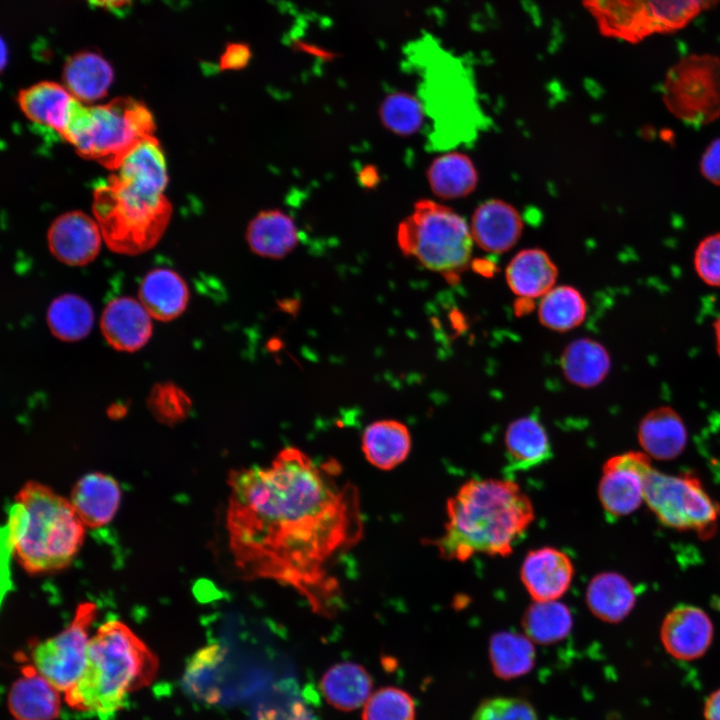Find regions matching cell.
<instances>
[{"mask_svg":"<svg viewBox=\"0 0 720 720\" xmlns=\"http://www.w3.org/2000/svg\"><path fill=\"white\" fill-rule=\"evenodd\" d=\"M504 443L509 467L514 471L531 469L552 457L547 431L535 415L511 422Z\"/></svg>","mask_w":720,"mask_h":720,"instance_id":"obj_27","label":"cell"},{"mask_svg":"<svg viewBox=\"0 0 720 720\" xmlns=\"http://www.w3.org/2000/svg\"><path fill=\"white\" fill-rule=\"evenodd\" d=\"M650 457L629 451L609 458L602 469L598 497L603 509L613 516H625L644 502V470Z\"/></svg>","mask_w":720,"mask_h":720,"instance_id":"obj_12","label":"cell"},{"mask_svg":"<svg viewBox=\"0 0 720 720\" xmlns=\"http://www.w3.org/2000/svg\"><path fill=\"white\" fill-rule=\"evenodd\" d=\"M100 327L107 343L124 352L139 350L152 334L149 313L130 297L111 300L103 310Z\"/></svg>","mask_w":720,"mask_h":720,"instance_id":"obj_17","label":"cell"},{"mask_svg":"<svg viewBox=\"0 0 720 720\" xmlns=\"http://www.w3.org/2000/svg\"><path fill=\"white\" fill-rule=\"evenodd\" d=\"M157 671L158 659L144 641L124 622L109 620L91 636L84 671L65 692V701L74 710L111 720Z\"/></svg>","mask_w":720,"mask_h":720,"instance_id":"obj_3","label":"cell"},{"mask_svg":"<svg viewBox=\"0 0 720 720\" xmlns=\"http://www.w3.org/2000/svg\"><path fill=\"white\" fill-rule=\"evenodd\" d=\"M91 4L102 7V8H108V9H115L120 8L128 3H130L132 0H87Z\"/></svg>","mask_w":720,"mask_h":720,"instance_id":"obj_47","label":"cell"},{"mask_svg":"<svg viewBox=\"0 0 720 720\" xmlns=\"http://www.w3.org/2000/svg\"><path fill=\"white\" fill-rule=\"evenodd\" d=\"M249 248L258 256L280 259L297 246L299 232L294 220L279 209L262 210L246 230Z\"/></svg>","mask_w":720,"mask_h":720,"instance_id":"obj_24","label":"cell"},{"mask_svg":"<svg viewBox=\"0 0 720 720\" xmlns=\"http://www.w3.org/2000/svg\"><path fill=\"white\" fill-rule=\"evenodd\" d=\"M574 576L570 557L554 547L529 551L520 568V579L533 601H555L569 589Z\"/></svg>","mask_w":720,"mask_h":720,"instance_id":"obj_15","label":"cell"},{"mask_svg":"<svg viewBox=\"0 0 720 720\" xmlns=\"http://www.w3.org/2000/svg\"><path fill=\"white\" fill-rule=\"evenodd\" d=\"M471 720H538L532 705L516 697H494L482 701Z\"/></svg>","mask_w":720,"mask_h":720,"instance_id":"obj_40","label":"cell"},{"mask_svg":"<svg viewBox=\"0 0 720 720\" xmlns=\"http://www.w3.org/2000/svg\"><path fill=\"white\" fill-rule=\"evenodd\" d=\"M443 534L432 543L444 560L505 557L534 520L528 495L510 480L469 479L446 503Z\"/></svg>","mask_w":720,"mask_h":720,"instance_id":"obj_2","label":"cell"},{"mask_svg":"<svg viewBox=\"0 0 720 720\" xmlns=\"http://www.w3.org/2000/svg\"><path fill=\"white\" fill-rule=\"evenodd\" d=\"M86 526L70 500L47 485L28 481L8 516V545L29 574L67 568L83 545Z\"/></svg>","mask_w":720,"mask_h":720,"instance_id":"obj_4","label":"cell"},{"mask_svg":"<svg viewBox=\"0 0 720 720\" xmlns=\"http://www.w3.org/2000/svg\"><path fill=\"white\" fill-rule=\"evenodd\" d=\"M720 0H583L599 32L611 39L640 42L682 29Z\"/></svg>","mask_w":720,"mask_h":720,"instance_id":"obj_8","label":"cell"},{"mask_svg":"<svg viewBox=\"0 0 720 720\" xmlns=\"http://www.w3.org/2000/svg\"><path fill=\"white\" fill-rule=\"evenodd\" d=\"M473 242L466 220L430 199L418 200L397 229V243L404 255L447 276H456L468 265Z\"/></svg>","mask_w":720,"mask_h":720,"instance_id":"obj_7","label":"cell"},{"mask_svg":"<svg viewBox=\"0 0 720 720\" xmlns=\"http://www.w3.org/2000/svg\"><path fill=\"white\" fill-rule=\"evenodd\" d=\"M115 171L122 182L148 194H163L168 184L165 156L155 136L139 142L124 156Z\"/></svg>","mask_w":720,"mask_h":720,"instance_id":"obj_22","label":"cell"},{"mask_svg":"<svg viewBox=\"0 0 720 720\" xmlns=\"http://www.w3.org/2000/svg\"><path fill=\"white\" fill-rule=\"evenodd\" d=\"M5 49H6V47H5V45H4V42L2 41V51L4 52ZM5 59H6V56H5V54H3V56H2V69H3L4 66H5Z\"/></svg>","mask_w":720,"mask_h":720,"instance_id":"obj_50","label":"cell"},{"mask_svg":"<svg viewBox=\"0 0 720 720\" xmlns=\"http://www.w3.org/2000/svg\"><path fill=\"white\" fill-rule=\"evenodd\" d=\"M47 323L52 334L60 340L78 341L90 332L93 311L83 298L64 294L51 302L47 311Z\"/></svg>","mask_w":720,"mask_h":720,"instance_id":"obj_36","label":"cell"},{"mask_svg":"<svg viewBox=\"0 0 720 720\" xmlns=\"http://www.w3.org/2000/svg\"><path fill=\"white\" fill-rule=\"evenodd\" d=\"M92 210L108 248L124 255L154 247L172 214L164 194L139 191L115 174L94 189Z\"/></svg>","mask_w":720,"mask_h":720,"instance_id":"obj_5","label":"cell"},{"mask_svg":"<svg viewBox=\"0 0 720 720\" xmlns=\"http://www.w3.org/2000/svg\"><path fill=\"white\" fill-rule=\"evenodd\" d=\"M561 369L574 385L592 388L607 377L611 358L606 348L590 338H579L564 349L560 359Z\"/></svg>","mask_w":720,"mask_h":720,"instance_id":"obj_32","label":"cell"},{"mask_svg":"<svg viewBox=\"0 0 720 720\" xmlns=\"http://www.w3.org/2000/svg\"><path fill=\"white\" fill-rule=\"evenodd\" d=\"M412 696L403 689L387 686L376 690L364 704L362 720H415Z\"/></svg>","mask_w":720,"mask_h":720,"instance_id":"obj_38","label":"cell"},{"mask_svg":"<svg viewBox=\"0 0 720 720\" xmlns=\"http://www.w3.org/2000/svg\"><path fill=\"white\" fill-rule=\"evenodd\" d=\"M251 50L244 43H229L219 61L221 70H241L246 67L251 59Z\"/></svg>","mask_w":720,"mask_h":720,"instance_id":"obj_43","label":"cell"},{"mask_svg":"<svg viewBox=\"0 0 720 720\" xmlns=\"http://www.w3.org/2000/svg\"><path fill=\"white\" fill-rule=\"evenodd\" d=\"M586 604L591 613L606 623H618L632 611L636 595L631 583L616 572H602L589 582Z\"/></svg>","mask_w":720,"mask_h":720,"instance_id":"obj_29","label":"cell"},{"mask_svg":"<svg viewBox=\"0 0 720 720\" xmlns=\"http://www.w3.org/2000/svg\"><path fill=\"white\" fill-rule=\"evenodd\" d=\"M431 191L443 200L460 199L471 194L478 184L473 161L461 152H447L436 157L426 172Z\"/></svg>","mask_w":720,"mask_h":720,"instance_id":"obj_31","label":"cell"},{"mask_svg":"<svg viewBox=\"0 0 720 720\" xmlns=\"http://www.w3.org/2000/svg\"><path fill=\"white\" fill-rule=\"evenodd\" d=\"M505 277L510 290L520 298H542L553 287L558 269L550 256L540 248L519 251L506 267Z\"/></svg>","mask_w":720,"mask_h":720,"instance_id":"obj_23","label":"cell"},{"mask_svg":"<svg viewBox=\"0 0 720 720\" xmlns=\"http://www.w3.org/2000/svg\"><path fill=\"white\" fill-rule=\"evenodd\" d=\"M573 626L569 608L555 601H534L522 617L525 635L539 644H553L565 639Z\"/></svg>","mask_w":720,"mask_h":720,"instance_id":"obj_34","label":"cell"},{"mask_svg":"<svg viewBox=\"0 0 720 720\" xmlns=\"http://www.w3.org/2000/svg\"><path fill=\"white\" fill-rule=\"evenodd\" d=\"M644 502L665 526L711 536L720 508L691 474L668 475L651 465L643 475Z\"/></svg>","mask_w":720,"mask_h":720,"instance_id":"obj_9","label":"cell"},{"mask_svg":"<svg viewBox=\"0 0 720 720\" xmlns=\"http://www.w3.org/2000/svg\"><path fill=\"white\" fill-rule=\"evenodd\" d=\"M147 406L158 422L172 426L188 417L192 402L177 385L162 382L153 386L147 398Z\"/></svg>","mask_w":720,"mask_h":720,"instance_id":"obj_39","label":"cell"},{"mask_svg":"<svg viewBox=\"0 0 720 720\" xmlns=\"http://www.w3.org/2000/svg\"><path fill=\"white\" fill-rule=\"evenodd\" d=\"M125 414H126V407L123 406V405L120 404V403H118V404H113V405L108 409V415H109L112 419L120 418V417L124 416Z\"/></svg>","mask_w":720,"mask_h":720,"instance_id":"obj_48","label":"cell"},{"mask_svg":"<svg viewBox=\"0 0 720 720\" xmlns=\"http://www.w3.org/2000/svg\"><path fill=\"white\" fill-rule=\"evenodd\" d=\"M59 690L27 665L11 686L8 707L17 720H54L60 713Z\"/></svg>","mask_w":720,"mask_h":720,"instance_id":"obj_20","label":"cell"},{"mask_svg":"<svg viewBox=\"0 0 720 720\" xmlns=\"http://www.w3.org/2000/svg\"><path fill=\"white\" fill-rule=\"evenodd\" d=\"M17 102L32 122L50 128L63 136L74 111L81 102L59 83L41 81L22 89Z\"/></svg>","mask_w":720,"mask_h":720,"instance_id":"obj_18","label":"cell"},{"mask_svg":"<svg viewBox=\"0 0 720 720\" xmlns=\"http://www.w3.org/2000/svg\"><path fill=\"white\" fill-rule=\"evenodd\" d=\"M694 267L704 283L720 287V233L709 235L698 244Z\"/></svg>","mask_w":720,"mask_h":720,"instance_id":"obj_41","label":"cell"},{"mask_svg":"<svg viewBox=\"0 0 720 720\" xmlns=\"http://www.w3.org/2000/svg\"><path fill=\"white\" fill-rule=\"evenodd\" d=\"M714 331L716 339V351L720 357V314L714 322Z\"/></svg>","mask_w":720,"mask_h":720,"instance_id":"obj_49","label":"cell"},{"mask_svg":"<svg viewBox=\"0 0 720 720\" xmlns=\"http://www.w3.org/2000/svg\"><path fill=\"white\" fill-rule=\"evenodd\" d=\"M637 438L643 452L650 458L672 460L685 450L688 433L677 411L661 406L650 410L640 420Z\"/></svg>","mask_w":720,"mask_h":720,"instance_id":"obj_21","label":"cell"},{"mask_svg":"<svg viewBox=\"0 0 720 720\" xmlns=\"http://www.w3.org/2000/svg\"><path fill=\"white\" fill-rule=\"evenodd\" d=\"M62 77L64 86L75 98L91 103L106 96L114 71L101 54L85 50L66 60Z\"/></svg>","mask_w":720,"mask_h":720,"instance_id":"obj_25","label":"cell"},{"mask_svg":"<svg viewBox=\"0 0 720 720\" xmlns=\"http://www.w3.org/2000/svg\"><path fill=\"white\" fill-rule=\"evenodd\" d=\"M119 483L110 475L92 472L73 486L70 502L86 528H101L112 521L121 502Z\"/></svg>","mask_w":720,"mask_h":720,"instance_id":"obj_19","label":"cell"},{"mask_svg":"<svg viewBox=\"0 0 720 720\" xmlns=\"http://www.w3.org/2000/svg\"><path fill=\"white\" fill-rule=\"evenodd\" d=\"M533 641L525 634L501 631L489 641V659L494 674L503 680L529 673L536 659Z\"/></svg>","mask_w":720,"mask_h":720,"instance_id":"obj_33","label":"cell"},{"mask_svg":"<svg viewBox=\"0 0 720 720\" xmlns=\"http://www.w3.org/2000/svg\"><path fill=\"white\" fill-rule=\"evenodd\" d=\"M102 233L96 220L82 211L58 216L47 233L48 247L61 263L84 266L99 253Z\"/></svg>","mask_w":720,"mask_h":720,"instance_id":"obj_14","label":"cell"},{"mask_svg":"<svg viewBox=\"0 0 720 720\" xmlns=\"http://www.w3.org/2000/svg\"><path fill=\"white\" fill-rule=\"evenodd\" d=\"M663 99L678 119L705 125L720 117V60L712 55H690L667 73Z\"/></svg>","mask_w":720,"mask_h":720,"instance_id":"obj_10","label":"cell"},{"mask_svg":"<svg viewBox=\"0 0 720 720\" xmlns=\"http://www.w3.org/2000/svg\"><path fill=\"white\" fill-rule=\"evenodd\" d=\"M383 126L399 136L415 134L424 122V106L413 95L397 91L388 94L379 106Z\"/></svg>","mask_w":720,"mask_h":720,"instance_id":"obj_37","label":"cell"},{"mask_svg":"<svg viewBox=\"0 0 720 720\" xmlns=\"http://www.w3.org/2000/svg\"><path fill=\"white\" fill-rule=\"evenodd\" d=\"M713 636L714 627L708 614L692 605H679L672 609L660 628L664 649L681 661H693L704 656Z\"/></svg>","mask_w":720,"mask_h":720,"instance_id":"obj_13","label":"cell"},{"mask_svg":"<svg viewBox=\"0 0 720 720\" xmlns=\"http://www.w3.org/2000/svg\"><path fill=\"white\" fill-rule=\"evenodd\" d=\"M96 614L95 603L82 602L65 629L32 649V665L60 692L69 690L84 671Z\"/></svg>","mask_w":720,"mask_h":720,"instance_id":"obj_11","label":"cell"},{"mask_svg":"<svg viewBox=\"0 0 720 720\" xmlns=\"http://www.w3.org/2000/svg\"><path fill=\"white\" fill-rule=\"evenodd\" d=\"M587 304L574 287H553L540 301L538 316L547 328L564 332L579 326L585 319Z\"/></svg>","mask_w":720,"mask_h":720,"instance_id":"obj_35","label":"cell"},{"mask_svg":"<svg viewBox=\"0 0 720 720\" xmlns=\"http://www.w3.org/2000/svg\"><path fill=\"white\" fill-rule=\"evenodd\" d=\"M339 472L286 447L270 466L234 469L227 479L228 545L242 576L289 587L328 619L342 602L334 566L364 533L359 490Z\"/></svg>","mask_w":720,"mask_h":720,"instance_id":"obj_1","label":"cell"},{"mask_svg":"<svg viewBox=\"0 0 720 720\" xmlns=\"http://www.w3.org/2000/svg\"><path fill=\"white\" fill-rule=\"evenodd\" d=\"M139 299L150 316L170 321L185 310L189 292L183 278L168 268L149 271L139 287Z\"/></svg>","mask_w":720,"mask_h":720,"instance_id":"obj_26","label":"cell"},{"mask_svg":"<svg viewBox=\"0 0 720 720\" xmlns=\"http://www.w3.org/2000/svg\"><path fill=\"white\" fill-rule=\"evenodd\" d=\"M358 178L360 184L367 189L376 187V185L380 182L378 169L373 165H366L361 168Z\"/></svg>","mask_w":720,"mask_h":720,"instance_id":"obj_46","label":"cell"},{"mask_svg":"<svg viewBox=\"0 0 720 720\" xmlns=\"http://www.w3.org/2000/svg\"><path fill=\"white\" fill-rule=\"evenodd\" d=\"M373 680L364 666L340 662L321 677L320 689L327 703L335 709L350 712L367 702L372 694Z\"/></svg>","mask_w":720,"mask_h":720,"instance_id":"obj_28","label":"cell"},{"mask_svg":"<svg viewBox=\"0 0 720 720\" xmlns=\"http://www.w3.org/2000/svg\"><path fill=\"white\" fill-rule=\"evenodd\" d=\"M259 720H314L311 712L300 701L273 703L261 707Z\"/></svg>","mask_w":720,"mask_h":720,"instance_id":"obj_42","label":"cell"},{"mask_svg":"<svg viewBox=\"0 0 720 720\" xmlns=\"http://www.w3.org/2000/svg\"><path fill=\"white\" fill-rule=\"evenodd\" d=\"M700 169L711 183L720 186V138L714 140L705 150Z\"/></svg>","mask_w":720,"mask_h":720,"instance_id":"obj_44","label":"cell"},{"mask_svg":"<svg viewBox=\"0 0 720 720\" xmlns=\"http://www.w3.org/2000/svg\"><path fill=\"white\" fill-rule=\"evenodd\" d=\"M155 123L146 105L132 97H116L104 105L78 104L62 136L83 158L116 170L124 156L154 136Z\"/></svg>","mask_w":720,"mask_h":720,"instance_id":"obj_6","label":"cell"},{"mask_svg":"<svg viewBox=\"0 0 720 720\" xmlns=\"http://www.w3.org/2000/svg\"><path fill=\"white\" fill-rule=\"evenodd\" d=\"M705 720H720V688L710 693L704 703Z\"/></svg>","mask_w":720,"mask_h":720,"instance_id":"obj_45","label":"cell"},{"mask_svg":"<svg viewBox=\"0 0 720 720\" xmlns=\"http://www.w3.org/2000/svg\"><path fill=\"white\" fill-rule=\"evenodd\" d=\"M469 226L474 243L496 254L511 249L523 231L519 211L500 199H489L476 207Z\"/></svg>","mask_w":720,"mask_h":720,"instance_id":"obj_16","label":"cell"},{"mask_svg":"<svg viewBox=\"0 0 720 720\" xmlns=\"http://www.w3.org/2000/svg\"><path fill=\"white\" fill-rule=\"evenodd\" d=\"M412 445L409 429L396 420L370 424L362 436V451L374 467L389 471L404 462Z\"/></svg>","mask_w":720,"mask_h":720,"instance_id":"obj_30","label":"cell"}]
</instances>
